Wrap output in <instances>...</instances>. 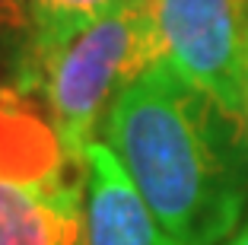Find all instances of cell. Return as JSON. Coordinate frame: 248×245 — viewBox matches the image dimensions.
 <instances>
[{
	"label": "cell",
	"mask_w": 248,
	"mask_h": 245,
	"mask_svg": "<svg viewBox=\"0 0 248 245\" xmlns=\"http://www.w3.org/2000/svg\"><path fill=\"white\" fill-rule=\"evenodd\" d=\"M32 42V7L29 0H0V61L16 77L22 54Z\"/></svg>",
	"instance_id": "ba28073f"
},
{
	"label": "cell",
	"mask_w": 248,
	"mask_h": 245,
	"mask_svg": "<svg viewBox=\"0 0 248 245\" xmlns=\"http://www.w3.org/2000/svg\"><path fill=\"white\" fill-rule=\"evenodd\" d=\"M0 245H80L77 185L32 188L0 179Z\"/></svg>",
	"instance_id": "8992f818"
},
{
	"label": "cell",
	"mask_w": 248,
	"mask_h": 245,
	"mask_svg": "<svg viewBox=\"0 0 248 245\" xmlns=\"http://www.w3.org/2000/svg\"><path fill=\"white\" fill-rule=\"evenodd\" d=\"M166 61L223 108L245 115L248 0H156Z\"/></svg>",
	"instance_id": "3957f363"
},
{
	"label": "cell",
	"mask_w": 248,
	"mask_h": 245,
	"mask_svg": "<svg viewBox=\"0 0 248 245\" xmlns=\"http://www.w3.org/2000/svg\"><path fill=\"white\" fill-rule=\"evenodd\" d=\"M67 153L51 121H45L32 93L7 83L0 89V179L32 188H61Z\"/></svg>",
	"instance_id": "5b68a950"
},
{
	"label": "cell",
	"mask_w": 248,
	"mask_h": 245,
	"mask_svg": "<svg viewBox=\"0 0 248 245\" xmlns=\"http://www.w3.org/2000/svg\"><path fill=\"white\" fill-rule=\"evenodd\" d=\"M162 58L156 0H121L64 35L32 38L13 86L42 96L70 166H83L99 115L134 77Z\"/></svg>",
	"instance_id": "7a4b0ae2"
},
{
	"label": "cell",
	"mask_w": 248,
	"mask_h": 245,
	"mask_svg": "<svg viewBox=\"0 0 248 245\" xmlns=\"http://www.w3.org/2000/svg\"><path fill=\"white\" fill-rule=\"evenodd\" d=\"M105 140L162 229L182 245H219L248 207V124L166 58L105 112Z\"/></svg>",
	"instance_id": "6da1fadb"
},
{
	"label": "cell",
	"mask_w": 248,
	"mask_h": 245,
	"mask_svg": "<svg viewBox=\"0 0 248 245\" xmlns=\"http://www.w3.org/2000/svg\"><path fill=\"white\" fill-rule=\"evenodd\" d=\"M83 169L89 245H182L162 229L108 144H89Z\"/></svg>",
	"instance_id": "277c9868"
},
{
	"label": "cell",
	"mask_w": 248,
	"mask_h": 245,
	"mask_svg": "<svg viewBox=\"0 0 248 245\" xmlns=\"http://www.w3.org/2000/svg\"><path fill=\"white\" fill-rule=\"evenodd\" d=\"M121 0H29L32 7V38H54L86 26L118 7Z\"/></svg>",
	"instance_id": "52a82bcc"
},
{
	"label": "cell",
	"mask_w": 248,
	"mask_h": 245,
	"mask_svg": "<svg viewBox=\"0 0 248 245\" xmlns=\"http://www.w3.org/2000/svg\"><path fill=\"white\" fill-rule=\"evenodd\" d=\"M229 245H248V226H245V229H242V232H239V236H235Z\"/></svg>",
	"instance_id": "9c48e42d"
},
{
	"label": "cell",
	"mask_w": 248,
	"mask_h": 245,
	"mask_svg": "<svg viewBox=\"0 0 248 245\" xmlns=\"http://www.w3.org/2000/svg\"><path fill=\"white\" fill-rule=\"evenodd\" d=\"M245 115H248V51H245Z\"/></svg>",
	"instance_id": "30bf717a"
}]
</instances>
